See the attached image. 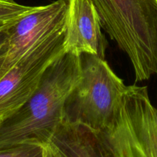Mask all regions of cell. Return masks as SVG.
<instances>
[{"instance_id": "277c9868", "label": "cell", "mask_w": 157, "mask_h": 157, "mask_svg": "<svg viewBox=\"0 0 157 157\" xmlns=\"http://www.w3.org/2000/svg\"><path fill=\"white\" fill-rule=\"evenodd\" d=\"M65 27L19 60L0 79V120L23 105L40 84L49 66L64 53Z\"/></svg>"}, {"instance_id": "30bf717a", "label": "cell", "mask_w": 157, "mask_h": 157, "mask_svg": "<svg viewBox=\"0 0 157 157\" xmlns=\"http://www.w3.org/2000/svg\"><path fill=\"white\" fill-rule=\"evenodd\" d=\"M0 157H44V146L25 144L0 150Z\"/></svg>"}, {"instance_id": "7a4b0ae2", "label": "cell", "mask_w": 157, "mask_h": 157, "mask_svg": "<svg viewBox=\"0 0 157 157\" xmlns=\"http://www.w3.org/2000/svg\"><path fill=\"white\" fill-rule=\"evenodd\" d=\"M102 29L128 56L136 81L157 77V0H90Z\"/></svg>"}, {"instance_id": "7c38bea8", "label": "cell", "mask_w": 157, "mask_h": 157, "mask_svg": "<svg viewBox=\"0 0 157 157\" xmlns=\"http://www.w3.org/2000/svg\"><path fill=\"white\" fill-rule=\"evenodd\" d=\"M43 146H44V157H57L53 150L48 144H44Z\"/></svg>"}, {"instance_id": "ba28073f", "label": "cell", "mask_w": 157, "mask_h": 157, "mask_svg": "<svg viewBox=\"0 0 157 157\" xmlns=\"http://www.w3.org/2000/svg\"><path fill=\"white\" fill-rule=\"evenodd\" d=\"M45 144L57 157H117L102 132L62 122Z\"/></svg>"}, {"instance_id": "8fae6325", "label": "cell", "mask_w": 157, "mask_h": 157, "mask_svg": "<svg viewBox=\"0 0 157 157\" xmlns=\"http://www.w3.org/2000/svg\"><path fill=\"white\" fill-rule=\"evenodd\" d=\"M7 28L0 30V74L6 61L9 49V35Z\"/></svg>"}, {"instance_id": "6da1fadb", "label": "cell", "mask_w": 157, "mask_h": 157, "mask_svg": "<svg viewBox=\"0 0 157 157\" xmlns=\"http://www.w3.org/2000/svg\"><path fill=\"white\" fill-rule=\"evenodd\" d=\"M80 75V56L64 52L55 60L31 98L1 121L0 150L48 142L62 123L64 104Z\"/></svg>"}, {"instance_id": "3957f363", "label": "cell", "mask_w": 157, "mask_h": 157, "mask_svg": "<svg viewBox=\"0 0 157 157\" xmlns=\"http://www.w3.org/2000/svg\"><path fill=\"white\" fill-rule=\"evenodd\" d=\"M80 64V78L65 101L62 122L104 132L117 119L128 86L105 59L84 53Z\"/></svg>"}, {"instance_id": "52a82bcc", "label": "cell", "mask_w": 157, "mask_h": 157, "mask_svg": "<svg viewBox=\"0 0 157 157\" xmlns=\"http://www.w3.org/2000/svg\"><path fill=\"white\" fill-rule=\"evenodd\" d=\"M102 29L90 0H69L64 41L66 53L90 54L105 59L107 41Z\"/></svg>"}, {"instance_id": "9c48e42d", "label": "cell", "mask_w": 157, "mask_h": 157, "mask_svg": "<svg viewBox=\"0 0 157 157\" xmlns=\"http://www.w3.org/2000/svg\"><path fill=\"white\" fill-rule=\"evenodd\" d=\"M35 7L19 4L15 0H0V30L10 26Z\"/></svg>"}, {"instance_id": "8992f818", "label": "cell", "mask_w": 157, "mask_h": 157, "mask_svg": "<svg viewBox=\"0 0 157 157\" xmlns=\"http://www.w3.org/2000/svg\"><path fill=\"white\" fill-rule=\"evenodd\" d=\"M114 124L133 143L143 157H157V108L146 86L127 87Z\"/></svg>"}, {"instance_id": "4fadbf2b", "label": "cell", "mask_w": 157, "mask_h": 157, "mask_svg": "<svg viewBox=\"0 0 157 157\" xmlns=\"http://www.w3.org/2000/svg\"><path fill=\"white\" fill-rule=\"evenodd\" d=\"M0 122H1V120H0Z\"/></svg>"}, {"instance_id": "5b68a950", "label": "cell", "mask_w": 157, "mask_h": 157, "mask_svg": "<svg viewBox=\"0 0 157 157\" xmlns=\"http://www.w3.org/2000/svg\"><path fill=\"white\" fill-rule=\"evenodd\" d=\"M69 0H55L35 9L7 28L9 49L0 79L21 58L65 27Z\"/></svg>"}]
</instances>
